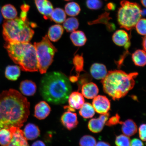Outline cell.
<instances>
[{
  "mask_svg": "<svg viewBox=\"0 0 146 146\" xmlns=\"http://www.w3.org/2000/svg\"><path fill=\"white\" fill-rule=\"evenodd\" d=\"M1 7H0V24L1 23L3 20V16L1 13Z\"/></svg>",
  "mask_w": 146,
  "mask_h": 146,
  "instance_id": "48",
  "label": "cell"
},
{
  "mask_svg": "<svg viewBox=\"0 0 146 146\" xmlns=\"http://www.w3.org/2000/svg\"><path fill=\"white\" fill-rule=\"evenodd\" d=\"M80 109L79 112L80 115L85 119L92 118L95 114L93 106L88 103H84Z\"/></svg>",
  "mask_w": 146,
  "mask_h": 146,
  "instance_id": "28",
  "label": "cell"
},
{
  "mask_svg": "<svg viewBox=\"0 0 146 146\" xmlns=\"http://www.w3.org/2000/svg\"><path fill=\"white\" fill-rule=\"evenodd\" d=\"M16 128L12 127L10 129H0V145L2 146H7L10 143L13 135V131Z\"/></svg>",
  "mask_w": 146,
  "mask_h": 146,
  "instance_id": "23",
  "label": "cell"
},
{
  "mask_svg": "<svg viewBox=\"0 0 146 146\" xmlns=\"http://www.w3.org/2000/svg\"><path fill=\"white\" fill-rule=\"evenodd\" d=\"M70 39L73 44L76 46H83L87 41L84 33L80 31L72 32L70 35Z\"/></svg>",
  "mask_w": 146,
  "mask_h": 146,
  "instance_id": "22",
  "label": "cell"
},
{
  "mask_svg": "<svg viewBox=\"0 0 146 146\" xmlns=\"http://www.w3.org/2000/svg\"><path fill=\"white\" fill-rule=\"evenodd\" d=\"M51 111L50 107L46 102H40L35 107L34 116L38 119H44L50 114Z\"/></svg>",
  "mask_w": 146,
  "mask_h": 146,
  "instance_id": "13",
  "label": "cell"
},
{
  "mask_svg": "<svg viewBox=\"0 0 146 146\" xmlns=\"http://www.w3.org/2000/svg\"><path fill=\"white\" fill-rule=\"evenodd\" d=\"M106 1H107V0H106Z\"/></svg>",
  "mask_w": 146,
  "mask_h": 146,
  "instance_id": "50",
  "label": "cell"
},
{
  "mask_svg": "<svg viewBox=\"0 0 146 146\" xmlns=\"http://www.w3.org/2000/svg\"><path fill=\"white\" fill-rule=\"evenodd\" d=\"M4 46L14 62L25 72L38 70L36 50L34 45L29 42H6Z\"/></svg>",
  "mask_w": 146,
  "mask_h": 146,
  "instance_id": "4",
  "label": "cell"
},
{
  "mask_svg": "<svg viewBox=\"0 0 146 146\" xmlns=\"http://www.w3.org/2000/svg\"><path fill=\"white\" fill-rule=\"evenodd\" d=\"M66 17V14L63 9L56 8L53 10L50 19L56 23H61L65 21Z\"/></svg>",
  "mask_w": 146,
  "mask_h": 146,
  "instance_id": "27",
  "label": "cell"
},
{
  "mask_svg": "<svg viewBox=\"0 0 146 146\" xmlns=\"http://www.w3.org/2000/svg\"><path fill=\"white\" fill-rule=\"evenodd\" d=\"M112 40L117 45L124 46L128 48L130 46V42L128 34L125 31L119 30L116 31L112 36Z\"/></svg>",
  "mask_w": 146,
  "mask_h": 146,
  "instance_id": "11",
  "label": "cell"
},
{
  "mask_svg": "<svg viewBox=\"0 0 146 146\" xmlns=\"http://www.w3.org/2000/svg\"><path fill=\"white\" fill-rule=\"evenodd\" d=\"M146 22L145 18L140 19L135 26L137 32L140 35H146Z\"/></svg>",
  "mask_w": 146,
  "mask_h": 146,
  "instance_id": "34",
  "label": "cell"
},
{
  "mask_svg": "<svg viewBox=\"0 0 146 146\" xmlns=\"http://www.w3.org/2000/svg\"><path fill=\"white\" fill-rule=\"evenodd\" d=\"M38 10L45 19H50V15L54 10L53 7L48 0H34Z\"/></svg>",
  "mask_w": 146,
  "mask_h": 146,
  "instance_id": "12",
  "label": "cell"
},
{
  "mask_svg": "<svg viewBox=\"0 0 146 146\" xmlns=\"http://www.w3.org/2000/svg\"><path fill=\"white\" fill-rule=\"evenodd\" d=\"M131 140L128 136L121 135L116 137L115 141L116 146H129Z\"/></svg>",
  "mask_w": 146,
  "mask_h": 146,
  "instance_id": "33",
  "label": "cell"
},
{
  "mask_svg": "<svg viewBox=\"0 0 146 146\" xmlns=\"http://www.w3.org/2000/svg\"><path fill=\"white\" fill-rule=\"evenodd\" d=\"M64 29L62 25H54L49 28L47 36L51 41L56 42L61 38Z\"/></svg>",
  "mask_w": 146,
  "mask_h": 146,
  "instance_id": "21",
  "label": "cell"
},
{
  "mask_svg": "<svg viewBox=\"0 0 146 146\" xmlns=\"http://www.w3.org/2000/svg\"><path fill=\"white\" fill-rule=\"evenodd\" d=\"M1 12L3 18L6 20L15 19L17 16V12L15 7L11 4L4 5L1 9Z\"/></svg>",
  "mask_w": 146,
  "mask_h": 146,
  "instance_id": "25",
  "label": "cell"
},
{
  "mask_svg": "<svg viewBox=\"0 0 146 146\" xmlns=\"http://www.w3.org/2000/svg\"><path fill=\"white\" fill-rule=\"evenodd\" d=\"M146 13V10L145 9H143L141 10V15L142 16H145V15Z\"/></svg>",
  "mask_w": 146,
  "mask_h": 146,
  "instance_id": "47",
  "label": "cell"
},
{
  "mask_svg": "<svg viewBox=\"0 0 146 146\" xmlns=\"http://www.w3.org/2000/svg\"><path fill=\"white\" fill-rule=\"evenodd\" d=\"M76 70L77 72V76L78 78L80 72L83 70L84 60L83 56L77 54L75 56L73 60Z\"/></svg>",
  "mask_w": 146,
  "mask_h": 146,
  "instance_id": "31",
  "label": "cell"
},
{
  "mask_svg": "<svg viewBox=\"0 0 146 146\" xmlns=\"http://www.w3.org/2000/svg\"><path fill=\"white\" fill-rule=\"evenodd\" d=\"M129 146H145L143 142L137 138L133 139L130 142Z\"/></svg>",
  "mask_w": 146,
  "mask_h": 146,
  "instance_id": "39",
  "label": "cell"
},
{
  "mask_svg": "<svg viewBox=\"0 0 146 146\" xmlns=\"http://www.w3.org/2000/svg\"><path fill=\"white\" fill-rule=\"evenodd\" d=\"M96 139L88 135L82 137L79 142L80 146H96Z\"/></svg>",
  "mask_w": 146,
  "mask_h": 146,
  "instance_id": "32",
  "label": "cell"
},
{
  "mask_svg": "<svg viewBox=\"0 0 146 146\" xmlns=\"http://www.w3.org/2000/svg\"><path fill=\"white\" fill-rule=\"evenodd\" d=\"M141 4L143 6L146 7V0H141Z\"/></svg>",
  "mask_w": 146,
  "mask_h": 146,
  "instance_id": "46",
  "label": "cell"
},
{
  "mask_svg": "<svg viewBox=\"0 0 146 146\" xmlns=\"http://www.w3.org/2000/svg\"><path fill=\"white\" fill-rule=\"evenodd\" d=\"M138 74L136 72L127 74L121 70L110 71L102 80L104 91L113 100H118L134 88L135 84L134 78Z\"/></svg>",
  "mask_w": 146,
  "mask_h": 146,
  "instance_id": "3",
  "label": "cell"
},
{
  "mask_svg": "<svg viewBox=\"0 0 146 146\" xmlns=\"http://www.w3.org/2000/svg\"><path fill=\"white\" fill-rule=\"evenodd\" d=\"M120 117L117 114H116L115 115L109 119L108 121L106 122V125L108 126H112L117 125L119 123L121 124L122 121H120Z\"/></svg>",
  "mask_w": 146,
  "mask_h": 146,
  "instance_id": "37",
  "label": "cell"
},
{
  "mask_svg": "<svg viewBox=\"0 0 146 146\" xmlns=\"http://www.w3.org/2000/svg\"><path fill=\"white\" fill-rule=\"evenodd\" d=\"M90 72L92 77L96 80H103L106 76V67L103 64L95 63L91 66Z\"/></svg>",
  "mask_w": 146,
  "mask_h": 146,
  "instance_id": "16",
  "label": "cell"
},
{
  "mask_svg": "<svg viewBox=\"0 0 146 146\" xmlns=\"http://www.w3.org/2000/svg\"><path fill=\"white\" fill-rule=\"evenodd\" d=\"M96 146H111L110 145L106 142L99 141L96 144Z\"/></svg>",
  "mask_w": 146,
  "mask_h": 146,
  "instance_id": "41",
  "label": "cell"
},
{
  "mask_svg": "<svg viewBox=\"0 0 146 146\" xmlns=\"http://www.w3.org/2000/svg\"><path fill=\"white\" fill-rule=\"evenodd\" d=\"M23 133L27 140H32L36 139L40 136V130L37 125L33 123H29L25 126Z\"/></svg>",
  "mask_w": 146,
  "mask_h": 146,
  "instance_id": "18",
  "label": "cell"
},
{
  "mask_svg": "<svg viewBox=\"0 0 146 146\" xmlns=\"http://www.w3.org/2000/svg\"><path fill=\"white\" fill-rule=\"evenodd\" d=\"M39 91L46 101L53 104L61 105L68 100L72 87L65 75L54 72L47 73L42 78Z\"/></svg>",
  "mask_w": 146,
  "mask_h": 146,
  "instance_id": "2",
  "label": "cell"
},
{
  "mask_svg": "<svg viewBox=\"0 0 146 146\" xmlns=\"http://www.w3.org/2000/svg\"><path fill=\"white\" fill-rule=\"evenodd\" d=\"M28 20L23 21L20 18L12 20H6L3 25V38L6 42H29L32 39L34 32L31 28L35 26Z\"/></svg>",
  "mask_w": 146,
  "mask_h": 146,
  "instance_id": "5",
  "label": "cell"
},
{
  "mask_svg": "<svg viewBox=\"0 0 146 146\" xmlns=\"http://www.w3.org/2000/svg\"><path fill=\"white\" fill-rule=\"evenodd\" d=\"M78 78L76 76H71L69 78V81L72 82V83H74V82L77 81L78 80Z\"/></svg>",
  "mask_w": 146,
  "mask_h": 146,
  "instance_id": "44",
  "label": "cell"
},
{
  "mask_svg": "<svg viewBox=\"0 0 146 146\" xmlns=\"http://www.w3.org/2000/svg\"><path fill=\"white\" fill-rule=\"evenodd\" d=\"M63 23V27L67 32H74L77 30L79 27V22L76 18H69L66 19Z\"/></svg>",
  "mask_w": 146,
  "mask_h": 146,
  "instance_id": "30",
  "label": "cell"
},
{
  "mask_svg": "<svg viewBox=\"0 0 146 146\" xmlns=\"http://www.w3.org/2000/svg\"><path fill=\"white\" fill-rule=\"evenodd\" d=\"M146 38L145 36L143 38V41H142V46L143 50L145 51H146Z\"/></svg>",
  "mask_w": 146,
  "mask_h": 146,
  "instance_id": "45",
  "label": "cell"
},
{
  "mask_svg": "<svg viewBox=\"0 0 146 146\" xmlns=\"http://www.w3.org/2000/svg\"><path fill=\"white\" fill-rule=\"evenodd\" d=\"M109 113L102 114L98 118H93L89 121L88 128L94 133H99L103 129L106 122L108 119Z\"/></svg>",
  "mask_w": 146,
  "mask_h": 146,
  "instance_id": "9",
  "label": "cell"
},
{
  "mask_svg": "<svg viewBox=\"0 0 146 146\" xmlns=\"http://www.w3.org/2000/svg\"><path fill=\"white\" fill-rule=\"evenodd\" d=\"M30 8L29 5L25 4L22 5L21 7V11H26L27 12L29 11Z\"/></svg>",
  "mask_w": 146,
  "mask_h": 146,
  "instance_id": "42",
  "label": "cell"
},
{
  "mask_svg": "<svg viewBox=\"0 0 146 146\" xmlns=\"http://www.w3.org/2000/svg\"><path fill=\"white\" fill-rule=\"evenodd\" d=\"M68 100L69 106L74 110L81 108L85 102L83 95L78 92L71 93Z\"/></svg>",
  "mask_w": 146,
  "mask_h": 146,
  "instance_id": "17",
  "label": "cell"
},
{
  "mask_svg": "<svg viewBox=\"0 0 146 146\" xmlns=\"http://www.w3.org/2000/svg\"><path fill=\"white\" fill-rule=\"evenodd\" d=\"M62 124L69 130H71L77 127L78 122L76 113L68 111L65 112L61 118Z\"/></svg>",
  "mask_w": 146,
  "mask_h": 146,
  "instance_id": "10",
  "label": "cell"
},
{
  "mask_svg": "<svg viewBox=\"0 0 146 146\" xmlns=\"http://www.w3.org/2000/svg\"><path fill=\"white\" fill-rule=\"evenodd\" d=\"M20 90L24 95L32 96H34L36 92V86L33 82L25 80L21 82L20 86Z\"/></svg>",
  "mask_w": 146,
  "mask_h": 146,
  "instance_id": "19",
  "label": "cell"
},
{
  "mask_svg": "<svg viewBox=\"0 0 146 146\" xmlns=\"http://www.w3.org/2000/svg\"><path fill=\"white\" fill-rule=\"evenodd\" d=\"M83 96L87 99H92L98 95L99 89L96 84L89 82L84 84L82 87Z\"/></svg>",
  "mask_w": 146,
  "mask_h": 146,
  "instance_id": "15",
  "label": "cell"
},
{
  "mask_svg": "<svg viewBox=\"0 0 146 146\" xmlns=\"http://www.w3.org/2000/svg\"><path fill=\"white\" fill-rule=\"evenodd\" d=\"M86 4L88 8L92 10L101 8L103 4L101 0H87Z\"/></svg>",
  "mask_w": 146,
  "mask_h": 146,
  "instance_id": "35",
  "label": "cell"
},
{
  "mask_svg": "<svg viewBox=\"0 0 146 146\" xmlns=\"http://www.w3.org/2000/svg\"><path fill=\"white\" fill-rule=\"evenodd\" d=\"M30 103L17 90L10 89L0 94V129L21 128L30 115Z\"/></svg>",
  "mask_w": 146,
  "mask_h": 146,
  "instance_id": "1",
  "label": "cell"
},
{
  "mask_svg": "<svg viewBox=\"0 0 146 146\" xmlns=\"http://www.w3.org/2000/svg\"><path fill=\"white\" fill-rule=\"evenodd\" d=\"M122 131L125 135L130 137L135 134L137 131V127L132 119H128L122 122Z\"/></svg>",
  "mask_w": 146,
  "mask_h": 146,
  "instance_id": "20",
  "label": "cell"
},
{
  "mask_svg": "<svg viewBox=\"0 0 146 146\" xmlns=\"http://www.w3.org/2000/svg\"><path fill=\"white\" fill-rule=\"evenodd\" d=\"M92 105L95 111L99 114L106 113L110 109V102L105 96H97L94 98Z\"/></svg>",
  "mask_w": 146,
  "mask_h": 146,
  "instance_id": "8",
  "label": "cell"
},
{
  "mask_svg": "<svg viewBox=\"0 0 146 146\" xmlns=\"http://www.w3.org/2000/svg\"><path fill=\"white\" fill-rule=\"evenodd\" d=\"M37 58L38 70L41 74H45L52 64L57 50L51 43L47 35L42 40L34 43Z\"/></svg>",
  "mask_w": 146,
  "mask_h": 146,
  "instance_id": "7",
  "label": "cell"
},
{
  "mask_svg": "<svg viewBox=\"0 0 146 146\" xmlns=\"http://www.w3.org/2000/svg\"><path fill=\"white\" fill-rule=\"evenodd\" d=\"M7 146H30L24 135L23 131L17 128L13 131L12 139Z\"/></svg>",
  "mask_w": 146,
  "mask_h": 146,
  "instance_id": "14",
  "label": "cell"
},
{
  "mask_svg": "<svg viewBox=\"0 0 146 146\" xmlns=\"http://www.w3.org/2000/svg\"><path fill=\"white\" fill-rule=\"evenodd\" d=\"M21 68L17 65H9L5 69V77L10 81H15L21 75Z\"/></svg>",
  "mask_w": 146,
  "mask_h": 146,
  "instance_id": "24",
  "label": "cell"
},
{
  "mask_svg": "<svg viewBox=\"0 0 146 146\" xmlns=\"http://www.w3.org/2000/svg\"><path fill=\"white\" fill-rule=\"evenodd\" d=\"M139 135L140 139L142 141H146V125L145 124H142L140 126L139 129Z\"/></svg>",
  "mask_w": 146,
  "mask_h": 146,
  "instance_id": "38",
  "label": "cell"
},
{
  "mask_svg": "<svg viewBox=\"0 0 146 146\" xmlns=\"http://www.w3.org/2000/svg\"><path fill=\"white\" fill-rule=\"evenodd\" d=\"M65 1H72V0H65Z\"/></svg>",
  "mask_w": 146,
  "mask_h": 146,
  "instance_id": "49",
  "label": "cell"
},
{
  "mask_svg": "<svg viewBox=\"0 0 146 146\" xmlns=\"http://www.w3.org/2000/svg\"><path fill=\"white\" fill-rule=\"evenodd\" d=\"M132 59L135 65L137 66H145L146 63L145 51L141 50H136L132 54Z\"/></svg>",
  "mask_w": 146,
  "mask_h": 146,
  "instance_id": "26",
  "label": "cell"
},
{
  "mask_svg": "<svg viewBox=\"0 0 146 146\" xmlns=\"http://www.w3.org/2000/svg\"><path fill=\"white\" fill-rule=\"evenodd\" d=\"M107 8L109 10H113L115 8V5L114 3H109L107 5Z\"/></svg>",
  "mask_w": 146,
  "mask_h": 146,
  "instance_id": "43",
  "label": "cell"
},
{
  "mask_svg": "<svg viewBox=\"0 0 146 146\" xmlns=\"http://www.w3.org/2000/svg\"><path fill=\"white\" fill-rule=\"evenodd\" d=\"M110 19H111V18L109 17V13L105 12L103 14L100 15L98 19L96 20L95 21H93L92 22H89L88 24L90 25L98 23H102L105 24L106 25H107V27H108V21Z\"/></svg>",
  "mask_w": 146,
  "mask_h": 146,
  "instance_id": "36",
  "label": "cell"
},
{
  "mask_svg": "<svg viewBox=\"0 0 146 146\" xmlns=\"http://www.w3.org/2000/svg\"><path fill=\"white\" fill-rule=\"evenodd\" d=\"M31 146H46L43 141L40 140H38L34 142Z\"/></svg>",
  "mask_w": 146,
  "mask_h": 146,
  "instance_id": "40",
  "label": "cell"
},
{
  "mask_svg": "<svg viewBox=\"0 0 146 146\" xmlns=\"http://www.w3.org/2000/svg\"><path fill=\"white\" fill-rule=\"evenodd\" d=\"M66 14L69 16L74 17L78 15L81 12V9L78 3L72 2L67 3L65 7Z\"/></svg>",
  "mask_w": 146,
  "mask_h": 146,
  "instance_id": "29",
  "label": "cell"
},
{
  "mask_svg": "<svg viewBox=\"0 0 146 146\" xmlns=\"http://www.w3.org/2000/svg\"><path fill=\"white\" fill-rule=\"evenodd\" d=\"M117 14L118 24L121 28L128 31L132 30L142 16L140 5L136 3L123 0Z\"/></svg>",
  "mask_w": 146,
  "mask_h": 146,
  "instance_id": "6",
  "label": "cell"
}]
</instances>
